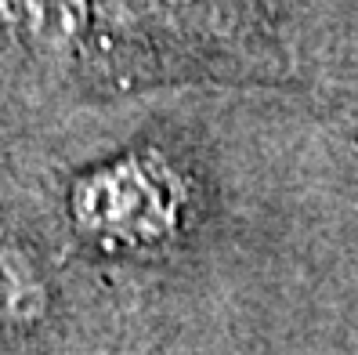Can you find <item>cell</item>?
I'll use <instances>...</instances> for the list:
<instances>
[{
    "label": "cell",
    "mask_w": 358,
    "mask_h": 355,
    "mask_svg": "<svg viewBox=\"0 0 358 355\" xmlns=\"http://www.w3.org/2000/svg\"><path fill=\"white\" fill-rule=\"evenodd\" d=\"M69 207L76 228L87 236H156L163 225H171L174 174L156 153H131L80 174Z\"/></svg>",
    "instance_id": "1"
},
{
    "label": "cell",
    "mask_w": 358,
    "mask_h": 355,
    "mask_svg": "<svg viewBox=\"0 0 358 355\" xmlns=\"http://www.w3.org/2000/svg\"><path fill=\"white\" fill-rule=\"evenodd\" d=\"M48 308V286L36 261L18 243L0 239V326H33Z\"/></svg>",
    "instance_id": "2"
}]
</instances>
